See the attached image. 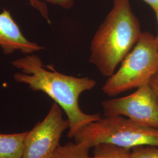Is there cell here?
<instances>
[{
	"mask_svg": "<svg viewBox=\"0 0 158 158\" xmlns=\"http://www.w3.org/2000/svg\"><path fill=\"white\" fill-rule=\"evenodd\" d=\"M91 149L100 143H109L131 149L143 145L158 147V129L138 124L116 115L105 117L87 125L74 137Z\"/></svg>",
	"mask_w": 158,
	"mask_h": 158,
	"instance_id": "cell-3",
	"label": "cell"
},
{
	"mask_svg": "<svg viewBox=\"0 0 158 158\" xmlns=\"http://www.w3.org/2000/svg\"><path fill=\"white\" fill-rule=\"evenodd\" d=\"M132 158H158V147L143 145L131 149Z\"/></svg>",
	"mask_w": 158,
	"mask_h": 158,
	"instance_id": "cell-11",
	"label": "cell"
},
{
	"mask_svg": "<svg viewBox=\"0 0 158 158\" xmlns=\"http://www.w3.org/2000/svg\"><path fill=\"white\" fill-rule=\"evenodd\" d=\"M27 131L17 134H0V158H23Z\"/></svg>",
	"mask_w": 158,
	"mask_h": 158,
	"instance_id": "cell-8",
	"label": "cell"
},
{
	"mask_svg": "<svg viewBox=\"0 0 158 158\" xmlns=\"http://www.w3.org/2000/svg\"><path fill=\"white\" fill-rule=\"evenodd\" d=\"M105 117H127L138 124L158 129V97L149 84L129 96L102 102Z\"/></svg>",
	"mask_w": 158,
	"mask_h": 158,
	"instance_id": "cell-5",
	"label": "cell"
},
{
	"mask_svg": "<svg viewBox=\"0 0 158 158\" xmlns=\"http://www.w3.org/2000/svg\"><path fill=\"white\" fill-rule=\"evenodd\" d=\"M69 128L62 108L54 102L45 118L27 131L22 158H49L60 146L64 131Z\"/></svg>",
	"mask_w": 158,
	"mask_h": 158,
	"instance_id": "cell-6",
	"label": "cell"
},
{
	"mask_svg": "<svg viewBox=\"0 0 158 158\" xmlns=\"http://www.w3.org/2000/svg\"><path fill=\"white\" fill-rule=\"evenodd\" d=\"M91 148L82 143L68 142L57 148L49 158H91L89 151Z\"/></svg>",
	"mask_w": 158,
	"mask_h": 158,
	"instance_id": "cell-9",
	"label": "cell"
},
{
	"mask_svg": "<svg viewBox=\"0 0 158 158\" xmlns=\"http://www.w3.org/2000/svg\"><path fill=\"white\" fill-rule=\"evenodd\" d=\"M155 11L158 8V0H143Z\"/></svg>",
	"mask_w": 158,
	"mask_h": 158,
	"instance_id": "cell-15",
	"label": "cell"
},
{
	"mask_svg": "<svg viewBox=\"0 0 158 158\" xmlns=\"http://www.w3.org/2000/svg\"><path fill=\"white\" fill-rule=\"evenodd\" d=\"M140 23L130 0H113L112 9L94 34L89 62L110 77L141 36Z\"/></svg>",
	"mask_w": 158,
	"mask_h": 158,
	"instance_id": "cell-2",
	"label": "cell"
},
{
	"mask_svg": "<svg viewBox=\"0 0 158 158\" xmlns=\"http://www.w3.org/2000/svg\"><path fill=\"white\" fill-rule=\"evenodd\" d=\"M154 11H155V14H156V18H157V21H158V8H157L156 10H155ZM155 39H156V42H157V44H158V34H157L156 36H155Z\"/></svg>",
	"mask_w": 158,
	"mask_h": 158,
	"instance_id": "cell-16",
	"label": "cell"
},
{
	"mask_svg": "<svg viewBox=\"0 0 158 158\" xmlns=\"http://www.w3.org/2000/svg\"><path fill=\"white\" fill-rule=\"evenodd\" d=\"M12 64L22 72L14 75L16 81L28 85L33 91L44 92L64 111L69 124V138H74L87 125L102 118L99 114H85L79 107L80 94L95 87L93 79L65 75L51 67L48 70L40 57L33 54L14 60Z\"/></svg>",
	"mask_w": 158,
	"mask_h": 158,
	"instance_id": "cell-1",
	"label": "cell"
},
{
	"mask_svg": "<svg viewBox=\"0 0 158 158\" xmlns=\"http://www.w3.org/2000/svg\"><path fill=\"white\" fill-rule=\"evenodd\" d=\"M91 158H132L131 150L109 143H100L93 147Z\"/></svg>",
	"mask_w": 158,
	"mask_h": 158,
	"instance_id": "cell-10",
	"label": "cell"
},
{
	"mask_svg": "<svg viewBox=\"0 0 158 158\" xmlns=\"http://www.w3.org/2000/svg\"><path fill=\"white\" fill-rule=\"evenodd\" d=\"M158 73V45L152 34L142 32L117 73L108 77L102 90L112 97L149 84Z\"/></svg>",
	"mask_w": 158,
	"mask_h": 158,
	"instance_id": "cell-4",
	"label": "cell"
},
{
	"mask_svg": "<svg viewBox=\"0 0 158 158\" xmlns=\"http://www.w3.org/2000/svg\"><path fill=\"white\" fill-rule=\"evenodd\" d=\"M48 2L50 4L59 6L65 9H70L73 7L74 5V0H40Z\"/></svg>",
	"mask_w": 158,
	"mask_h": 158,
	"instance_id": "cell-13",
	"label": "cell"
},
{
	"mask_svg": "<svg viewBox=\"0 0 158 158\" xmlns=\"http://www.w3.org/2000/svg\"><path fill=\"white\" fill-rule=\"evenodd\" d=\"M149 84L158 97V73L150 80Z\"/></svg>",
	"mask_w": 158,
	"mask_h": 158,
	"instance_id": "cell-14",
	"label": "cell"
},
{
	"mask_svg": "<svg viewBox=\"0 0 158 158\" xmlns=\"http://www.w3.org/2000/svg\"><path fill=\"white\" fill-rule=\"evenodd\" d=\"M29 4L32 7L40 12L42 16L46 19L47 22L51 24V22L48 13V9L45 3L40 0H28Z\"/></svg>",
	"mask_w": 158,
	"mask_h": 158,
	"instance_id": "cell-12",
	"label": "cell"
},
{
	"mask_svg": "<svg viewBox=\"0 0 158 158\" xmlns=\"http://www.w3.org/2000/svg\"><path fill=\"white\" fill-rule=\"evenodd\" d=\"M0 47L6 55H10L15 51L30 55L44 49L24 36L10 12L6 9L0 13Z\"/></svg>",
	"mask_w": 158,
	"mask_h": 158,
	"instance_id": "cell-7",
	"label": "cell"
}]
</instances>
